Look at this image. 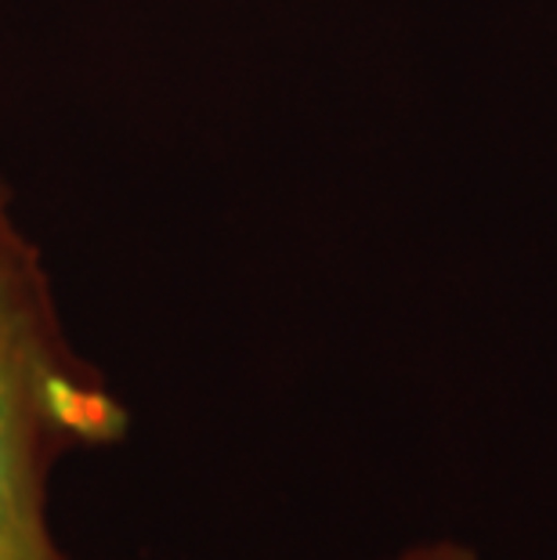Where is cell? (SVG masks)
<instances>
[{
	"instance_id": "7a4b0ae2",
	"label": "cell",
	"mask_w": 557,
	"mask_h": 560,
	"mask_svg": "<svg viewBox=\"0 0 557 560\" xmlns=\"http://www.w3.org/2000/svg\"><path fill=\"white\" fill-rule=\"evenodd\" d=\"M391 560H478V553L460 542H428V546H413V550Z\"/></svg>"
},
{
	"instance_id": "6da1fadb",
	"label": "cell",
	"mask_w": 557,
	"mask_h": 560,
	"mask_svg": "<svg viewBox=\"0 0 557 560\" xmlns=\"http://www.w3.org/2000/svg\"><path fill=\"white\" fill-rule=\"evenodd\" d=\"M127 405L69 340L40 249L0 182V560H73L51 528V478L127 438Z\"/></svg>"
}]
</instances>
